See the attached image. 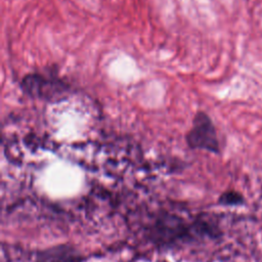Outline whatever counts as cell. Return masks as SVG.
<instances>
[{"label": "cell", "mask_w": 262, "mask_h": 262, "mask_svg": "<svg viewBox=\"0 0 262 262\" xmlns=\"http://www.w3.org/2000/svg\"><path fill=\"white\" fill-rule=\"evenodd\" d=\"M147 237L155 246L163 249L198 238L193 223H187L182 217L167 212L160 213L148 226Z\"/></svg>", "instance_id": "cell-1"}, {"label": "cell", "mask_w": 262, "mask_h": 262, "mask_svg": "<svg viewBox=\"0 0 262 262\" xmlns=\"http://www.w3.org/2000/svg\"><path fill=\"white\" fill-rule=\"evenodd\" d=\"M20 88L30 97L47 101L58 100L68 91L64 81L40 73H32L24 77Z\"/></svg>", "instance_id": "cell-2"}, {"label": "cell", "mask_w": 262, "mask_h": 262, "mask_svg": "<svg viewBox=\"0 0 262 262\" xmlns=\"http://www.w3.org/2000/svg\"><path fill=\"white\" fill-rule=\"evenodd\" d=\"M186 143L191 149H204L214 154L220 151L215 126L206 113L195 114L192 126L186 135Z\"/></svg>", "instance_id": "cell-3"}, {"label": "cell", "mask_w": 262, "mask_h": 262, "mask_svg": "<svg viewBox=\"0 0 262 262\" xmlns=\"http://www.w3.org/2000/svg\"><path fill=\"white\" fill-rule=\"evenodd\" d=\"M82 252L71 244H59L40 250L34 262H84Z\"/></svg>", "instance_id": "cell-4"}, {"label": "cell", "mask_w": 262, "mask_h": 262, "mask_svg": "<svg viewBox=\"0 0 262 262\" xmlns=\"http://www.w3.org/2000/svg\"><path fill=\"white\" fill-rule=\"evenodd\" d=\"M243 202H244V199L242 194H239L234 190L225 191L218 199V203L222 206H236V205H241Z\"/></svg>", "instance_id": "cell-5"}]
</instances>
